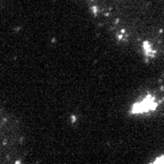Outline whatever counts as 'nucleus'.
I'll use <instances>...</instances> for the list:
<instances>
[{
    "instance_id": "obj_1",
    "label": "nucleus",
    "mask_w": 164,
    "mask_h": 164,
    "mask_svg": "<svg viewBox=\"0 0 164 164\" xmlns=\"http://www.w3.org/2000/svg\"><path fill=\"white\" fill-rule=\"evenodd\" d=\"M155 105L154 102H150V98H145L142 103H140L138 105V110L137 112H146V111L150 110V106Z\"/></svg>"
},
{
    "instance_id": "obj_2",
    "label": "nucleus",
    "mask_w": 164,
    "mask_h": 164,
    "mask_svg": "<svg viewBox=\"0 0 164 164\" xmlns=\"http://www.w3.org/2000/svg\"><path fill=\"white\" fill-rule=\"evenodd\" d=\"M152 164H164V157H160L158 159H156L155 162Z\"/></svg>"
}]
</instances>
